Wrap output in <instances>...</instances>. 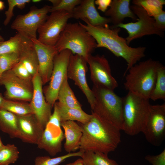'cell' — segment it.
Masks as SVG:
<instances>
[{
  "instance_id": "1",
  "label": "cell",
  "mask_w": 165,
  "mask_h": 165,
  "mask_svg": "<svg viewBox=\"0 0 165 165\" xmlns=\"http://www.w3.org/2000/svg\"><path fill=\"white\" fill-rule=\"evenodd\" d=\"M92 117L85 124L80 123L82 135L79 149L108 154L114 151L121 141V130L102 119L92 111Z\"/></svg>"
},
{
  "instance_id": "2",
  "label": "cell",
  "mask_w": 165,
  "mask_h": 165,
  "mask_svg": "<svg viewBox=\"0 0 165 165\" xmlns=\"http://www.w3.org/2000/svg\"><path fill=\"white\" fill-rule=\"evenodd\" d=\"M94 38L97 48L104 47L110 51L117 57H121L126 61L127 67L123 76L128 70L145 56L146 48L139 46L132 47L129 46L125 38L119 35L121 28L105 26H94L87 22L84 24L79 22Z\"/></svg>"
},
{
  "instance_id": "3",
  "label": "cell",
  "mask_w": 165,
  "mask_h": 165,
  "mask_svg": "<svg viewBox=\"0 0 165 165\" xmlns=\"http://www.w3.org/2000/svg\"><path fill=\"white\" fill-rule=\"evenodd\" d=\"M161 65L159 61L151 58L134 65L125 76V88L128 91L149 99L158 70Z\"/></svg>"
},
{
  "instance_id": "4",
  "label": "cell",
  "mask_w": 165,
  "mask_h": 165,
  "mask_svg": "<svg viewBox=\"0 0 165 165\" xmlns=\"http://www.w3.org/2000/svg\"><path fill=\"white\" fill-rule=\"evenodd\" d=\"M122 98V130L129 135H137L142 132L148 119L151 105L149 99L129 91Z\"/></svg>"
},
{
  "instance_id": "5",
  "label": "cell",
  "mask_w": 165,
  "mask_h": 165,
  "mask_svg": "<svg viewBox=\"0 0 165 165\" xmlns=\"http://www.w3.org/2000/svg\"><path fill=\"white\" fill-rule=\"evenodd\" d=\"M55 47L58 53L68 50L87 60L96 48L94 38L79 23H68Z\"/></svg>"
},
{
  "instance_id": "6",
  "label": "cell",
  "mask_w": 165,
  "mask_h": 165,
  "mask_svg": "<svg viewBox=\"0 0 165 165\" xmlns=\"http://www.w3.org/2000/svg\"><path fill=\"white\" fill-rule=\"evenodd\" d=\"M95 101L92 110L102 119L121 130L123 124L122 98L113 91L93 85Z\"/></svg>"
},
{
  "instance_id": "7",
  "label": "cell",
  "mask_w": 165,
  "mask_h": 165,
  "mask_svg": "<svg viewBox=\"0 0 165 165\" xmlns=\"http://www.w3.org/2000/svg\"><path fill=\"white\" fill-rule=\"evenodd\" d=\"M51 7L48 5L40 8L32 6L27 13L16 17L11 25V28L31 41L37 39V31L47 19Z\"/></svg>"
},
{
  "instance_id": "8",
  "label": "cell",
  "mask_w": 165,
  "mask_h": 165,
  "mask_svg": "<svg viewBox=\"0 0 165 165\" xmlns=\"http://www.w3.org/2000/svg\"><path fill=\"white\" fill-rule=\"evenodd\" d=\"M130 7L137 17V21L123 23L113 27L123 28L127 31L128 35L125 39L128 45L134 40L146 35H156L161 37L163 35V32L156 28L154 18L149 16L142 7L133 5Z\"/></svg>"
},
{
  "instance_id": "9",
  "label": "cell",
  "mask_w": 165,
  "mask_h": 165,
  "mask_svg": "<svg viewBox=\"0 0 165 165\" xmlns=\"http://www.w3.org/2000/svg\"><path fill=\"white\" fill-rule=\"evenodd\" d=\"M72 53L70 50H64L58 53L54 58L49 83L44 91L46 102L52 107L57 100L59 90L67 75L68 66Z\"/></svg>"
},
{
  "instance_id": "10",
  "label": "cell",
  "mask_w": 165,
  "mask_h": 165,
  "mask_svg": "<svg viewBox=\"0 0 165 165\" xmlns=\"http://www.w3.org/2000/svg\"><path fill=\"white\" fill-rule=\"evenodd\" d=\"M70 18L71 14L67 12H51L37 31L38 40L47 45L54 46Z\"/></svg>"
},
{
  "instance_id": "11",
  "label": "cell",
  "mask_w": 165,
  "mask_h": 165,
  "mask_svg": "<svg viewBox=\"0 0 165 165\" xmlns=\"http://www.w3.org/2000/svg\"><path fill=\"white\" fill-rule=\"evenodd\" d=\"M146 140L156 146L165 138V104L151 105L149 115L142 132Z\"/></svg>"
},
{
  "instance_id": "12",
  "label": "cell",
  "mask_w": 165,
  "mask_h": 165,
  "mask_svg": "<svg viewBox=\"0 0 165 165\" xmlns=\"http://www.w3.org/2000/svg\"><path fill=\"white\" fill-rule=\"evenodd\" d=\"M0 85L4 86L6 99L30 101L33 93L32 82L23 79L16 75L11 69L0 76Z\"/></svg>"
},
{
  "instance_id": "13",
  "label": "cell",
  "mask_w": 165,
  "mask_h": 165,
  "mask_svg": "<svg viewBox=\"0 0 165 165\" xmlns=\"http://www.w3.org/2000/svg\"><path fill=\"white\" fill-rule=\"evenodd\" d=\"M94 85L113 91L118 86L112 76L108 61L104 55H91L87 60Z\"/></svg>"
},
{
  "instance_id": "14",
  "label": "cell",
  "mask_w": 165,
  "mask_h": 165,
  "mask_svg": "<svg viewBox=\"0 0 165 165\" xmlns=\"http://www.w3.org/2000/svg\"><path fill=\"white\" fill-rule=\"evenodd\" d=\"M87 62L81 56L72 53L67 68L68 78L73 80L86 96L92 110L95 101L93 91L86 80V74L88 71Z\"/></svg>"
},
{
  "instance_id": "15",
  "label": "cell",
  "mask_w": 165,
  "mask_h": 165,
  "mask_svg": "<svg viewBox=\"0 0 165 165\" xmlns=\"http://www.w3.org/2000/svg\"><path fill=\"white\" fill-rule=\"evenodd\" d=\"M32 83L33 93L30 104L33 114L44 129L52 114L53 107L46 100L42 88V82L38 72L33 76Z\"/></svg>"
},
{
  "instance_id": "16",
  "label": "cell",
  "mask_w": 165,
  "mask_h": 165,
  "mask_svg": "<svg viewBox=\"0 0 165 165\" xmlns=\"http://www.w3.org/2000/svg\"><path fill=\"white\" fill-rule=\"evenodd\" d=\"M60 122L50 119L37 144L38 147L46 150L51 156L62 151V143L65 138Z\"/></svg>"
},
{
  "instance_id": "17",
  "label": "cell",
  "mask_w": 165,
  "mask_h": 165,
  "mask_svg": "<svg viewBox=\"0 0 165 165\" xmlns=\"http://www.w3.org/2000/svg\"><path fill=\"white\" fill-rule=\"evenodd\" d=\"M31 41L38 57V73L43 85H44L50 81L53 69L54 58L58 52L55 46L44 44L37 39Z\"/></svg>"
},
{
  "instance_id": "18",
  "label": "cell",
  "mask_w": 165,
  "mask_h": 165,
  "mask_svg": "<svg viewBox=\"0 0 165 165\" xmlns=\"http://www.w3.org/2000/svg\"><path fill=\"white\" fill-rule=\"evenodd\" d=\"M19 138L23 142L37 145L44 129L33 114L16 115Z\"/></svg>"
},
{
  "instance_id": "19",
  "label": "cell",
  "mask_w": 165,
  "mask_h": 165,
  "mask_svg": "<svg viewBox=\"0 0 165 165\" xmlns=\"http://www.w3.org/2000/svg\"><path fill=\"white\" fill-rule=\"evenodd\" d=\"M94 2V0H82L71 14L72 18L80 19L94 26L108 25L111 23V19L100 14L95 7Z\"/></svg>"
},
{
  "instance_id": "20",
  "label": "cell",
  "mask_w": 165,
  "mask_h": 165,
  "mask_svg": "<svg viewBox=\"0 0 165 165\" xmlns=\"http://www.w3.org/2000/svg\"><path fill=\"white\" fill-rule=\"evenodd\" d=\"M130 0H113L110 8L105 12V15L109 16L115 27L123 23L125 18L129 17L137 20L138 18L130 7Z\"/></svg>"
},
{
  "instance_id": "21",
  "label": "cell",
  "mask_w": 165,
  "mask_h": 165,
  "mask_svg": "<svg viewBox=\"0 0 165 165\" xmlns=\"http://www.w3.org/2000/svg\"><path fill=\"white\" fill-rule=\"evenodd\" d=\"M63 128L65 141L64 145L65 150L68 153L79 149L82 135L80 126L74 121L68 120L61 123Z\"/></svg>"
},
{
  "instance_id": "22",
  "label": "cell",
  "mask_w": 165,
  "mask_h": 165,
  "mask_svg": "<svg viewBox=\"0 0 165 165\" xmlns=\"http://www.w3.org/2000/svg\"><path fill=\"white\" fill-rule=\"evenodd\" d=\"M32 41L17 33L0 43V55L13 53L20 54L33 45Z\"/></svg>"
},
{
  "instance_id": "23",
  "label": "cell",
  "mask_w": 165,
  "mask_h": 165,
  "mask_svg": "<svg viewBox=\"0 0 165 165\" xmlns=\"http://www.w3.org/2000/svg\"><path fill=\"white\" fill-rule=\"evenodd\" d=\"M54 104L58 110L61 123L68 120H76L80 123L85 124L92 117L91 114L86 113L82 109L68 107L58 102H56Z\"/></svg>"
},
{
  "instance_id": "24",
  "label": "cell",
  "mask_w": 165,
  "mask_h": 165,
  "mask_svg": "<svg viewBox=\"0 0 165 165\" xmlns=\"http://www.w3.org/2000/svg\"><path fill=\"white\" fill-rule=\"evenodd\" d=\"M0 130L8 134L11 138H19L16 115L4 109H0Z\"/></svg>"
},
{
  "instance_id": "25",
  "label": "cell",
  "mask_w": 165,
  "mask_h": 165,
  "mask_svg": "<svg viewBox=\"0 0 165 165\" xmlns=\"http://www.w3.org/2000/svg\"><path fill=\"white\" fill-rule=\"evenodd\" d=\"M57 100L60 103L67 107L82 109V105L76 97L68 81L67 75L65 78L58 91Z\"/></svg>"
},
{
  "instance_id": "26",
  "label": "cell",
  "mask_w": 165,
  "mask_h": 165,
  "mask_svg": "<svg viewBox=\"0 0 165 165\" xmlns=\"http://www.w3.org/2000/svg\"><path fill=\"white\" fill-rule=\"evenodd\" d=\"M81 158L83 165H120L115 160L110 159L108 154L100 152L85 151Z\"/></svg>"
},
{
  "instance_id": "27",
  "label": "cell",
  "mask_w": 165,
  "mask_h": 165,
  "mask_svg": "<svg viewBox=\"0 0 165 165\" xmlns=\"http://www.w3.org/2000/svg\"><path fill=\"white\" fill-rule=\"evenodd\" d=\"M19 62L33 77L38 72V60L33 45L20 54Z\"/></svg>"
},
{
  "instance_id": "28",
  "label": "cell",
  "mask_w": 165,
  "mask_h": 165,
  "mask_svg": "<svg viewBox=\"0 0 165 165\" xmlns=\"http://www.w3.org/2000/svg\"><path fill=\"white\" fill-rule=\"evenodd\" d=\"M2 109L6 110L16 115L23 116L33 114L30 103L18 102L5 99Z\"/></svg>"
},
{
  "instance_id": "29",
  "label": "cell",
  "mask_w": 165,
  "mask_h": 165,
  "mask_svg": "<svg viewBox=\"0 0 165 165\" xmlns=\"http://www.w3.org/2000/svg\"><path fill=\"white\" fill-rule=\"evenodd\" d=\"M149 99L153 101L165 100V68L162 64L158 70L155 86Z\"/></svg>"
},
{
  "instance_id": "30",
  "label": "cell",
  "mask_w": 165,
  "mask_h": 165,
  "mask_svg": "<svg viewBox=\"0 0 165 165\" xmlns=\"http://www.w3.org/2000/svg\"><path fill=\"white\" fill-rule=\"evenodd\" d=\"M132 2L133 5L142 7L151 17L161 13L165 4L164 0H133Z\"/></svg>"
},
{
  "instance_id": "31",
  "label": "cell",
  "mask_w": 165,
  "mask_h": 165,
  "mask_svg": "<svg viewBox=\"0 0 165 165\" xmlns=\"http://www.w3.org/2000/svg\"><path fill=\"white\" fill-rule=\"evenodd\" d=\"M19 152L14 145L7 144L0 149V165L14 163L19 157Z\"/></svg>"
},
{
  "instance_id": "32",
  "label": "cell",
  "mask_w": 165,
  "mask_h": 165,
  "mask_svg": "<svg viewBox=\"0 0 165 165\" xmlns=\"http://www.w3.org/2000/svg\"><path fill=\"white\" fill-rule=\"evenodd\" d=\"M84 151L79 150L78 152L69 153L60 156L51 158L49 156H38L35 160L34 165H59L67 159L75 156L81 157Z\"/></svg>"
},
{
  "instance_id": "33",
  "label": "cell",
  "mask_w": 165,
  "mask_h": 165,
  "mask_svg": "<svg viewBox=\"0 0 165 165\" xmlns=\"http://www.w3.org/2000/svg\"><path fill=\"white\" fill-rule=\"evenodd\" d=\"M82 0H54L50 10L51 13L64 11L72 14L74 9L79 5Z\"/></svg>"
},
{
  "instance_id": "34",
  "label": "cell",
  "mask_w": 165,
  "mask_h": 165,
  "mask_svg": "<svg viewBox=\"0 0 165 165\" xmlns=\"http://www.w3.org/2000/svg\"><path fill=\"white\" fill-rule=\"evenodd\" d=\"M20 54L13 53L0 55V76L4 72L11 69L19 61Z\"/></svg>"
},
{
  "instance_id": "35",
  "label": "cell",
  "mask_w": 165,
  "mask_h": 165,
  "mask_svg": "<svg viewBox=\"0 0 165 165\" xmlns=\"http://www.w3.org/2000/svg\"><path fill=\"white\" fill-rule=\"evenodd\" d=\"M8 8L5 12V19L3 24L7 26L10 22L12 17L14 16L13 11L14 8L16 6L20 9L24 8L27 4L29 3L30 0H8Z\"/></svg>"
},
{
  "instance_id": "36",
  "label": "cell",
  "mask_w": 165,
  "mask_h": 165,
  "mask_svg": "<svg viewBox=\"0 0 165 165\" xmlns=\"http://www.w3.org/2000/svg\"><path fill=\"white\" fill-rule=\"evenodd\" d=\"M11 69L20 78L27 81L32 82L33 76L20 62L16 64Z\"/></svg>"
},
{
  "instance_id": "37",
  "label": "cell",
  "mask_w": 165,
  "mask_h": 165,
  "mask_svg": "<svg viewBox=\"0 0 165 165\" xmlns=\"http://www.w3.org/2000/svg\"><path fill=\"white\" fill-rule=\"evenodd\" d=\"M145 159L152 165H165V149L158 155H148Z\"/></svg>"
},
{
  "instance_id": "38",
  "label": "cell",
  "mask_w": 165,
  "mask_h": 165,
  "mask_svg": "<svg viewBox=\"0 0 165 165\" xmlns=\"http://www.w3.org/2000/svg\"><path fill=\"white\" fill-rule=\"evenodd\" d=\"M153 18L156 28L163 32L165 30V11L163 10L159 14L154 16Z\"/></svg>"
},
{
  "instance_id": "39",
  "label": "cell",
  "mask_w": 165,
  "mask_h": 165,
  "mask_svg": "<svg viewBox=\"0 0 165 165\" xmlns=\"http://www.w3.org/2000/svg\"><path fill=\"white\" fill-rule=\"evenodd\" d=\"M112 0H96L95 4L98 6L97 9L101 11L105 12L108 6H110Z\"/></svg>"
},
{
  "instance_id": "40",
  "label": "cell",
  "mask_w": 165,
  "mask_h": 165,
  "mask_svg": "<svg viewBox=\"0 0 165 165\" xmlns=\"http://www.w3.org/2000/svg\"><path fill=\"white\" fill-rule=\"evenodd\" d=\"M65 165H83V164L82 159L81 158H80L73 162L67 163Z\"/></svg>"
},
{
  "instance_id": "41",
  "label": "cell",
  "mask_w": 165,
  "mask_h": 165,
  "mask_svg": "<svg viewBox=\"0 0 165 165\" xmlns=\"http://www.w3.org/2000/svg\"><path fill=\"white\" fill-rule=\"evenodd\" d=\"M5 99L0 93V109H2V105Z\"/></svg>"
},
{
  "instance_id": "42",
  "label": "cell",
  "mask_w": 165,
  "mask_h": 165,
  "mask_svg": "<svg viewBox=\"0 0 165 165\" xmlns=\"http://www.w3.org/2000/svg\"><path fill=\"white\" fill-rule=\"evenodd\" d=\"M5 8L4 2L0 0V11L3 10Z\"/></svg>"
},
{
  "instance_id": "43",
  "label": "cell",
  "mask_w": 165,
  "mask_h": 165,
  "mask_svg": "<svg viewBox=\"0 0 165 165\" xmlns=\"http://www.w3.org/2000/svg\"><path fill=\"white\" fill-rule=\"evenodd\" d=\"M3 143L1 140V137H0V149L4 145Z\"/></svg>"
},
{
  "instance_id": "44",
  "label": "cell",
  "mask_w": 165,
  "mask_h": 165,
  "mask_svg": "<svg viewBox=\"0 0 165 165\" xmlns=\"http://www.w3.org/2000/svg\"><path fill=\"white\" fill-rule=\"evenodd\" d=\"M4 41V38L0 35V43Z\"/></svg>"
},
{
  "instance_id": "45",
  "label": "cell",
  "mask_w": 165,
  "mask_h": 165,
  "mask_svg": "<svg viewBox=\"0 0 165 165\" xmlns=\"http://www.w3.org/2000/svg\"><path fill=\"white\" fill-rule=\"evenodd\" d=\"M40 0H32V2H41Z\"/></svg>"
}]
</instances>
